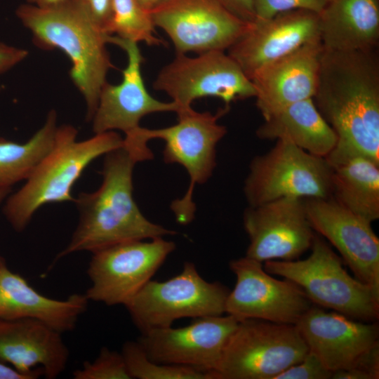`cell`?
Wrapping results in <instances>:
<instances>
[{"label":"cell","mask_w":379,"mask_h":379,"mask_svg":"<svg viewBox=\"0 0 379 379\" xmlns=\"http://www.w3.org/2000/svg\"><path fill=\"white\" fill-rule=\"evenodd\" d=\"M61 334L34 319H0V360L23 373L43 369L46 378L54 379L69 357Z\"/></svg>","instance_id":"cell-21"},{"label":"cell","mask_w":379,"mask_h":379,"mask_svg":"<svg viewBox=\"0 0 379 379\" xmlns=\"http://www.w3.org/2000/svg\"><path fill=\"white\" fill-rule=\"evenodd\" d=\"M309 350L331 372L354 367L379 346L376 321H355L312 306L295 324Z\"/></svg>","instance_id":"cell-18"},{"label":"cell","mask_w":379,"mask_h":379,"mask_svg":"<svg viewBox=\"0 0 379 379\" xmlns=\"http://www.w3.org/2000/svg\"><path fill=\"white\" fill-rule=\"evenodd\" d=\"M88 301L85 294H72L65 300L41 295L13 272L0 255V319H34L62 333L76 327Z\"/></svg>","instance_id":"cell-22"},{"label":"cell","mask_w":379,"mask_h":379,"mask_svg":"<svg viewBox=\"0 0 379 379\" xmlns=\"http://www.w3.org/2000/svg\"><path fill=\"white\" fill-rule=\"evenodd\" d=\"M167 1L168 0H139L140 3L147 10H151Z\"/></svg>","instance_id":"cell-38"},{"label":"cell","mask_w":379,"mask_h":379,"mask_svg":"<svg viewBox=\"0 0 379 379\" xmlns=\"http://www.w3.org/2000/svg\"><path fill=\"white\" fill-rule=\"evenodd\" d=\"M317 39L318 13L291 10L251 22L227 53L251 79L262 67Z\"/></svg>","instance_id":"cell-19"},{"label":"cell","mask_w":379,"mask_h":379,"mask_svg":"<svg viewBox=\"0 0 379 379\" xmlns=\"http://www.w3.org/2000/svg\"><path fill=\"white\" fill-rule=\"evenodd\" d=\"M27 55V50L0 41V74L14 67L24 60Z\"/></svg>","instance_id":"cell-34"},{"label":"cell","mask_w":379,"mask_h":379,"mask_svg":"<svg viewBox=\"0 0 379 379\" xmlns=\"http://www.w3.org/2000/svg\"><path fill=\"white\" fill-rule=\"evenodd\" d=\"M333 372L310 350L298 363L287 368L274 379H331Z\"/></svg>","instance_id":"cell-31"},{"label":"cell","mask_w":379,"mask_h":379,"mask_svg":"<svg viewBox=\"0 0 379 379\" xmlns=\"http://www.w3.org/2000/svg\"><path fill=\"white\" fill-rule=\"evenodd\" d=\"M149 11L155 27L168 36L176 54L228 50L251 23L218 0H168Z\"/></svg>","instance_id":"cell-12"},{"label":"cell","mask_w":379,"mask_h":379,"mask_svg":"<svg viewBox=\"0 0 379 379\" xmlns=\"http://www.w3.org/2000/svg\"><path fill=\"white\" fill-rule=\"evenodd\" d=\"M262 140L284 139L313 155L325 158L338 137L321 116L312 98L286 105L264 119L256 131Z\"/></svg>","instance_id":"cell-25"},{"label":"cell","mask_w":379,"mask_h":379,"mask_svg":"<svg viewBox=\"0 0 379 379\" xmlns=\"http://www.w3.org/2000/svg\"><path fill=\"white\" fill-rule=\"evenodd\" d=\"M239 322L227 314L202 317L184 327L149 330L138 341L157 363L192 367L214 379L225 345Z\"/></svg>","instance_id":"cell-15"},{"label":"cell","mask_w":379,"mask_h":379,"mask_svg":"<svg viewBox=\"0 0 379 379\" xmlns=\"http://www.w3.org/2000/svg\"><path fill=\"white\" fill-rule=\"evenodd\" d=\"M338 137L379 161V60L375 49L323 50L312 98Z\"/></svg>","instance_id":"cell-1"},{"label":"cell","mask_w":379,"mask_h":379,"mask_svg":"<svg viewBox=\"0 0 379 379\" xmlns=\"http://www.w3.org/2000/svg\"><path fill=\"white\" fill-rule=\"evenodd\" d=\"M243 223L249 238L246 256L261 262L294 260L312 246L314 231L305 199L283 197L248 206Z\"/></svg>","instance_id":"cell-14"},{"label":"cell","mask_w":379,"mask_h":379,"mask_svg":"<svg viewBox=\"0 0 379 379\" xmlns=\"http://www.w3.org/2000/svg\"><path fill=\"white\" fill-rule=\"evenodd\" d=\"M104 156L102 183L95 191L80 193L74 199L79 222L54 262L75 252L93 253L119 243L177 233L151 222L140 210L133 194V173L138 161L124 145Z\"/></svg>","instance_id":"cell-2"},{"label":"cell","mask_w":379,"mask_h":379,"mask_svg":"<svg viewBox=\"0 0 379 379\" xmlns=\"http://www.w3.org/2000/svg\"><path fill=\"white\" fill-rule=\"evenodd\" d=\"M331 172V197L373 222L379 218V161L337 142L325 157Z\"/></svg>","instance_id":"cell-23"},{"label":"cell","mask_w":379,"mask_h":379,"mask_svg":"<svg viewBox=\"0 0 379 379\" xmlns=\"http://www.w3.org/2000/svg\"><path fill=\"white\" fill-rule=\"evenodd\" d=\"M44 375L43 369L33 373H23L0 360V379H36Z\"/></svg>","instance_id":"cell-36"},{"label":"cell","mask_w":379,"mask_h":379,"mask_svg":"<svg viewBox=\"0 0 379 379\" xmlns=\"http://www.w3.org/2000/svg\"><path fill=\"white\" fill-rule=\"evenodd\" d=\"M379 346L369 351L354 367L333 373L331 379H378Z\"/></svg>","instance_id":"cell-32"},{"label":"cell","mask_w":379,"mask_h":379,"mask_svg":"<svg viewBox=\"0 0 379 379\" xmlns=\"http://www.w3.org/2000/svg\"><path fill=\"white\" fill-rule=\"evenodd\" d=\"M323 50L320 39L313 40L252 75L256 106L263 119L286 105L314 97Z\"/></svg>","instance_id":"cell-20"},{"label":"cell","mask_w":379,"mask_h":379,"mask_svg":"<svg viewBox=\"0 0 379 379\" xmlns=\"http://www.w3.org/2000/svg\"><path fill=\"white\" fill-rule=\"evenodd\" d=\"M308 351L295 324L243 320L227 340L213 377L274 379L300 362Z\"/></svg>","instance_id":"cell-7"},{"label":"cell","mask_w":379,"mask_h":379,"mask_svg":"<svg viewBox=\"0 0 379 379\" xmlns=\"http://www.w3.org/2000/svg\"><path fill=\"white\" fill-rule=\"evenodd\" d=\"M153 88L166 93L180 107L179 113L192 109L193 101L205 97L220 98L230 107L232 102L255 95L251 79L224 51L194 57L176 54L158 73Z\"/></svg>","instance_id":"cell-10"},{"label":"cell","mask_w":379,"mask_h":379,"mask_svg":"<svg viewBox=\"0 0 379 379\" xmlns=\"http://www.w3.org/2000/svg\"><path fill=\"white\" fill-rule=\"evenodd\" d=\"M236 284L225 302V314L241 321L260 319L295 324L313 303L294 282L277 279L263 263L244 256L230 261Z\"/></svg>","instance_id":"cell-13"},{"label":"cell","mask_w":379,"mask_h":379,"mask_svg":"<svg viewBox=\"0 0 379 379\" xmlns=\"http://www.w3.org/2000/svg\"><path fill=\"white\" fill-rule=\"evenodd\" d=\"M11 187H0V204L10 192Z\"/></svg>","instance_id":"cell-39"},{"label":"cell","mask_w":379,"mask_h":379,"mask_svg":"<svg viewBox=\"0 0 379 379\" xmlns=\"http://www.w3.org/2000/svg\"><path fill=\"white\" fill-rule=\"evenodd\" d=\"M57 114L51 110L44 125L25 142L0 138V187L26 180L53 149L58 130Z\"/></svg>","instance_id":"cell-26"},{"label":"cell","mask_w":379,"mask_h":379,"mask_svg":"<svg viewBox=\"0 0 379 379\" xmlns=\"http://www.w3.org/2000/svg\"><path fill=\"white\" fill-rule=\"evenodd\" d=\"M328 1L255 0V20L268 19L279 13L296 9L308 10L319 14Z\"/></svg>","instance_id":"cell-30"},{"label":"cell","mask_w":379,"mask_h":379,"mask_svg":"<svg viewBox=\"0 0 379 379\" xmlns=\"http://www.w3.org/2000/svg\"><path fill=\"white\" fill-rule=\"evenodd\" d=\"M229 109L230 107L225 106L211 113L192 108L178 114V122L172 126L156 129L141 128L140 133L147 142L152 139L164 141L165 163L180 164L189 175V187L184 196L171 204L180 225H187L194 218V190L212 176L216 166V147L227 133L225 126L218 124V120Z\"/></svg>","instance_id":"cell-6"},{"label":"cell","mask_w":379,"mask_h":379,"mask_svg":"<svg viewBox=\"0 0 379 379\" xmlns=\"http://www.w3.org/2000/svg\"><path fill=\"white\" fill-rule=\"evenodd\" d=\"M310 224L326 239L360 281L379 293V239L371 222L331 197L305 199Z\"/></svg>","instance_id":"cell-17"},{"label":"cell","mask_w":379,"mask_h":379,"mask_svg":"<svg viewBox=\"0 0 379 379\" xmlns=\"http://www.w3.org/2000/svg\"><path fill=\"white\" fill-rule=\"evenodd\" d=\"M305 259L268 260L265 270L300 286L312 303L351 319L374 322L379 317V293L352 277L324 239L315 233Z\"/></svg>","instance_id":"cell-5"},{"label":"cell","mask_w":379,"mask_h":379,"mask_svg":"<svg viewBox=\"0 0 379 379\" xmlns=\"http://www.w3.org/2000/svg\"><path fill=\"white\" fill-rule=\"evenodd\" d=\"M107 41L126 53L127 65L122 70L121 83L107 82L101 89L91 119L94 134L117 130L122 131L124 137L130 136L141 127L140 120L149 114L180 112L173 101H160L148 92L141 71L144 58L138 43L112 35L107 36Z\"/></svg>","instance_id":"cell-16"},{"label":"cell","mask_w":379,"mask_h":379,"mask_svg":"<svg viewBox=\"0 0 379 379\" xmlns=\"http://www.w3.org/2000/svg\"><path fill=\"white\" fill-rule=\"evenodd\" d=\"M230 13L246 22L255 18V0H218Z\"/></svg>","instance_id":"cell-35"},{"label":"cell","mask_w":379,"mask_h":379,"mask_svg":"<svg viewBox=\"0 0 379 379\" xmlns=\"http://www.w3.org/2000/svg\"><path fill=\"white\" fill-rule=\"evenodd\" d=\"M175 249L164 237L119 243L92 253L87 274L88 300L126 305Z\"/></svg>","instance_id":"cell-11"},{"label":"cell","mask_w":379,"mask_h":379,"mask_svg":"<svg viewBox=\"0 0 379 379\" xmlns=\"http://www.w3.org/2000/svg\"><path fill=\"white\" fill-rule=\"evenodd\" d=\"M75 127H58L55 145L25 183L6 200L3 211L17 232L25 229L43 206L73 201L72 190L86 167L95 159L122 147L124 138L115 131L77 140Z\"/></svg>","instance_id":"cell-4"},{"label":"cell","mask_w":379,"mask_h":379,"mask_svg":"<svg viewBox=\"0 0 379 379\" xmlns=\"http://www.w3.org/2000/svg\"><path fill=\"white\" fill-rule=\"evenodd\" d=\"M229 293L220 282L205 280L193 262H185L176 276L149 281L125 307L142 333L171 326L184 317L222 315Z\"/></svg>","instance_id":"cell-8"},{"label":"cell","mask_w":379,"mask_h":379,"mask_svg":"<svg viewBox=\"0 0 379 379\" xmlns=\"http://www.w3.org/2000/svg\"><path fill=\"white\" fill-rule=\"evenodd\" d=\"M16 15L36 46L58 48L67 55L72 63L70 78L86 102V119L91 121L108 71L114 67L106 48L108 34L73 0L46 8L22 4Z\"/></svg>","instance_id":"cell-3"},{"label":"cell","mask_w":379,"mask_h":379,"mask_svg":"<svg viewBox=\"0 0 379 379\" xmlns=\"http://www.w3.org/2000/svg\"><path fill=\"white\" fill-rule=\"evenodd\" d=\"M331 177L325 158L279 139L251 161L244 192L250 206L283 197L327 198L331 196Z\"/></svg>","instance_id":"cell-9"},{"label":"cell","mask_w":379,"mask_h":379,"mask_svg":"<svg viewBox=\"0 0 379 379\" xmlns=\"http://www.w3.org/2000/svg\"><path fill=\"white\" fill-rule=\"evenodd\" d=\"M73 1L102 32L109 35L113 0Z\"/></svg>","instance_id":"cell-33"},{"label":"cell","mask_w":379,"mask_h":379,"mask_svg":"<svg viewBox=\"0 0 379 379\" xmlns=\"http://www.w3.org/2000/svg\"><path fill=\"white\" fill-rule=\"evenodd\" d=\"M68 0H27V4L39 8H52L64 4Z\"/></svg>","instance_id":"cell-37"},{"label":"cell","mask_w":379,"mask_h":379,"mask_svg":"<svg viewBox=\"0 0 379 379\" xmlns=\"http://www.w3.org/2000/svg\"><path fill=\"white\" fill-rule=\"evenodd\" d=\"M74 379H131L121 352L102 347L93 361L73 372Z\"/></svg>","instance_id":"cell-29"},{"label":"cell","mask_w":379,"mask_h":379,"mask_svg":"<svg viewBox=\"0 0 379 379\" xmlns=\"http://www.w3.org/2000/svg\"><path fill=\"white\" fill-rule=\"evenodd\" d=\"M121 354L131 378L213 379L209 373L183 366L157 363L149 359L138 341H127Z\"/></svg>","instance_id":"cell-28"},{"label":"cell","mask_w":379,"mask_h":379,"mask_svg":"<svg viewBox=\"0 0 379 379\" xmlns=\"http://www.w3.org/2000/svg\"><path fill=\"white\" fill-rule=\"evenodd\" d=\"M318 15L319 38L324 49H376L379 0H329Z\"/></svg>","instance_id":"cell-24"},{"label":"cell","mask_w":379,"mask_h":379,"mask_svg":"<svg viewBox=\"0 0 379 379\" xmlns=\"http://www.w3.org/2000/svg\"><path fill=\"white\" fill-rule=\"evenodd\" d=\"M148 46H159L164 41L155 34L150 11L139 0H113L109 35Z\"/></svg>","instance_id":"cell-27"}]
</instances>
